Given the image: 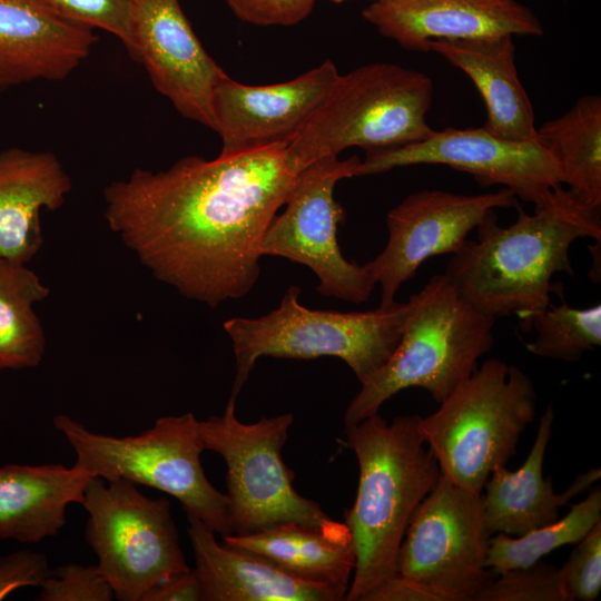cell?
Returning <instances> with one entry per match:
<instances>
[{"label":"cell","instance_id":"6da1fadb","mask_svg":"<svg viewBox=\"0 0 601 601\" xmlns=\"http://www.w3.org/2000/svg\"><path fill=\"white\" fill-rule=\"evenodd\" d=\"M296 176L280 147L187 156L107 185L104 216L155 278L214 308L257 283L263 237Z\"/></svg>","mask_w":601,"mask_h":601},{"label":"cell","instance_id":"7a4b0ae2","mask_svg":"<svg viewBox=\"0 0 601 601\" xmlns=\"http://www.w3.org/2000/svg\"><path fill=\"white\" fill-rule=\"evenodd\" d=\"M513 224L503 227L494 209L452 254L445 275L479 312L497 318H523L544 309L555 292L556 273L574 275L570 248L580 238L601 242L600 208L581 201L562 185L528 214L520 205Z\"/></svg>","mask_w":601,"mask_h":601},{"label":"cell","instance_id":"3957f363","mask_svg":"<svg viewBox=\"0 0 601 601\" xmlns=\"http://www.w3.org/2000/svg\"><path fill=\"white\" fill-rule=\"evenodd\" d=\"M420 418L397 416L388 424L377 413L345 427L359 467L356 497L344 514L356 559L346 601H364L396 573L410 520L440 479Z\"/></svg>","mask_w":601,"mask_h":601},{"label":"cell","instance_id":"277c9868","mask_svg":"<svg viewBox=\"0 0 601 601\" xmlns=\"http://www.w3.org/2000/svg\"><path fill=\"white\" fill-rule=\"evenodd\" d=\"M408 303L400 343L361 384L345 411V427L377 414L387 400L410 387H421L441 403L492 349L495 318L469 304L445 273L433 275Z\"/></svg>","mask_w":601,"mask_h":601},{"label":"cell","instance_id":"5b68a950","mask_svg":"<svg viewBox=\"0 0 601 601\" xmlns=\"http://www.w3.org/2000/svg\"><path fill=\"white\" fill-rule=\"evenodd\" d=\"M533 381L520 367L489 358L440 407L420 418L426 446L441 474L481 494L490 474L515 455L536 413Z\"/></svg>","mask_w":601,"mask_h":601},{"label":"cell","instance_id":"8992f818","mask_svg":"<svg viewBox=\"0 0 601 601\" xmlns=\"http://www.w3.org/2000/svg\"><path fill=\"white\" fill-rule=\"evenodd\" d=\"M433 82L423 72L388 62L339 75L328 95L285 148L289 168L302 169L351 147L365 150L420 141L432 131Z\"/></svg>","mask_w":601,"mask_h":601},{"label":"cell","instance_id":"52a82bcc","mask_svg":"<svg viewBox=\"0 0 601 601\" xmlns=\"http://www.w3.org/2000/svg\"><path fill=\"white\" fill-rule=\"evenodd\" d=\"M292 285L279 306L256 318L234 317L224 323L233 343L237 397L262 356L311 359L333 356L344 361L361 384L391 357L401 341L410 303L394 302L366 312L312 309L299 302Z\"/></svg>","mask_w":601,"mask_h":601},{"label":"cell","instance_id":"ba28073f","mask_svg":"<svg viewBox=\"0 0 601 601\" xmlns=\"http://www.w3.org/2000/svg\"><path fill=\"white\" fill-rule=\"evenodd\" d=\"M53 425L73 449L75 466L105 481L126 479L162 491L215 533H231L228 500L205 475L199 420L191 412L159 417L122 437L92 432L66 414L56 415Z\"/></svg>","mask_w":601,"mask_h":601},{"label":"cell","instance_id":"9c48e42d","mask_svg":"<svg viewBox=\"0 0 601 601\" xmlns=\"http://www.w3.org/2000/svg\"><path fill=\"white\" fill-rule=\"evenodd\" d=\"M235 406L236 397L230 396L221 415L199 421L205 450L221 455L227 465L230 534H249L288 522L328 525L333 519L321 505L295 491V474L282 459L293 414L245 424L236 417Z\"/></svg>","mask_w":601,"mask_h":601},{"label":"cell","instance_id":"30bf717a","mask_svg":"<svg viewBox=\"0 0 601 601\" xmlns=\"http://www.w3.org/2000/svg\"><path fill=\"white\" fill-rule=\"evenodd\" d=\"M81 505L89 515L86 541L115 599L141 601L159 580L190 569L167 499L146 496L126 479L93 476Z\"/></svg>","mask_w":601,"mask_h":601},{"label":"cell","instance_id":"8fae6325","mask_svg":"<svg viewBox=\"0 0 601 601\" xmlns=\"http://www.w3.org/2000/svg\"><path fill=\"white\" fill-rule=\"evenodd\" d=\"M491 536L482 493L441 474L410 520L396 573L424 587L436 601H475L495 578L486 566Z\"/></svg>","mask_w":601,"mask_h":601},{"label":"cell","instance_id":"7c38bea8","mask_svg":"<svg viewBox=\"0 0 601 601\" xmlns=\"http://www.w3.org/2000/svg\"><path fill=\"white\" fill-rule=\"evenodd\" d=\"M361 159L325 157L302 169L276 214L262 244L263 256H279L307 266L318 278L317 290L324 296L362 304L376 283L365 265L347 260L337 240L338 225L345 210L334 197L336 184L356 177Z\"/></svg>","mask_w":601,"mask_h":601},{"label":"cell","instance_id":"4fadbf2b","mask_svg":"<svg viewBox=\"0 0 601 601\" xmlns=\"http://www.w3.org/2000/svg\"><path fill=\"white\" fill-rule=\"evenodd\" d=\"M414 165H445L469 173L482 186L501 185L534 206L562 185L556 162L539 139L509 140L484 127L433 129L413 144L368 149L356 176Z\"/></svg>","mask_w":601,"mask_h":601},{"label":"cell","instance_id":"5bb4252c","mask_svg":"<svg viewBox=\"0 0 601 601\" xmlns=\"http://www.w3.org/2000/svg\"><path fill=\"white\" fill-rule=\"evenodd\" d=\"M518 205L515 195L503 187L477 195L440 189L410 194L388 211L387 243L373 260L366 263L381 287L380 305L394 303L401 286L426 259L456 253L490 210Z\"/></svg>","mask_w":601,"mask_h":601},{"label":"cell","instance_id":"9a60e30c","mask_svg":"<svg viewBox=\"0 0 601 601\" xmlns=\"http://www.w3.org/2000/svg\"><path fill=\"white\" fill-rule=\"evenodd\" d=\"M130 56L185 118L215 131L214 90L226 73L206 52L179 0H134Z\"/></svg>","mask_w":601,"mask_h":601},{"label":"cell","instance_id":"2e32d148","mask_svg":"<svg viewBox=\"0 0 601 601\" xmlns=\"http://www.w3.org/2000/svg\"><path fill=\"white\" fill-rule=\"evenodd\" d=\"M339 72L332 60L278 83L250 86L225 73L215 87L219 156L286 148L324 101Z\"/></svg>","mask_w":601,"mask_h":601},{"label":"cell","instance_id":"e0dca14e","mask_svg":"<svg viewBox=\"0 0 601 601\" xmlns=\"http://www.w3.org/2000/svg\"><path fill=\"white\" fill-rule=\"evenodd\" d=\"M98 41L95 29L46 0H0V95L32 81L69 77Z\"/></svg>","mask_w":601,"mask_h":601},{"label":"cell","instance_id":"ac0fdd59","mask_svg":"<svg viewBox=\"0 0 601 601\" xmlns=\"http://www.w3.org/2000/svg\"><path fill=\"white\" fill-rule=\"evenodd\" d=\"M362 16L404 49L424 52L434 39L544 32L535 13L516 0H380Z\"/></svg>","mask_w":601,"mask_h":601},{"label":"cell","instance_id":"d6986e66","mask_svg":"<svg viewBox=\"0 0 601 601\" xmlns=\"http://www.w3.org/2000/svg\"><path fill=\"white\" fill-rule=\"evenodd\" d=\"M201 601H342L347 591L286 571L246 550L218 543L215 532L187 515Z\"/></svg>","mask_w":601,"mask_h":601},{"label":"cell","instance_id":"ffe728a7","mask_svg":"<svg viewBox=\"0 0 601 601\" xmlns=\"http://www.w3.org/2000/svg\"><path fill=\"white\" fill-rule=\"evenodd\" d=\"M554 410L549 405L540 418L528 457L515 471L496 467L482 492L484 521L489 532L519 536L559 518L560 509L600 480L601 470L591 467L577 475L562 493H555L551 477L543 476V463L552 436Z\"/></svg>","mask_w":601,"mask_h":601},{"label":"cell","instance_id":"44dd1931","mask_svg":"<svg viewBox=\"0 0 601 601\" xmlns=\"http://www.w3.org/2000/svg\"><path fill=\"white\" fill-rule=\"evenodd\" d=\"M72 181L50 151L0 152V258L28 264L41 249L42 209L61 207Z\"/></svg>","mask_w":601,"mask_h":601},{"label":"cell","instance_id":"7402d4cb","mask_svg":"<svg viewBox=\"0 0 601 601\" xmlns=\"http://www.w3.org/2000/svg\"><path fill=\"white\" fill-rule=\"evenodd\" d=\"M473 81L486 107L483 126L509 140L538 139L534 110L516 66L513 36L434 39L425 43Z\"/></svg>","mask_w":601,"mask_h":601},{"label":"cell","instance_id":"603a6c76","mask_svg":"<svg viewBox=\"0 0 601 601\" xmlns=\"http://www.w3.org/2000/svg\"><path fill=\"white\" fill-rule=\"evenodd\" d=\"M93 475L75 465L8 464L0 467V539L37 543L56 536L67 508L81 504Z\"/></svg>","mask_w":601,"mask_h":601},{"label":"cell","instance_id":"cb8c5ba5","mask_svg":"<svg viewBox=\"0 0 601 601\" xmlns=\"http://www.w3.org/2000/svg\"><path fill=\"white\" fill-rule=\"evenodd\" d=\"M223 543L268 559L308 580L348 591L355 569L352 534L344 522L325 526L280 523L249 534L223 535Z\"/></svg>","mask_w":601,"mask_h":601},{"label":"cell","instance_id":"d4e9b609","mask_svg":"<svg viewBox=\"0 0 601 601\" xmlns=\"http://www.w3.org/2000/svg\"><path fill=\"white\" fill-rule=\"evenodd\" d=\"M566 184L581 201L601 207V98L585 95L561 117L536 128Z\"/></svg>","mask_w":601,"mask_h":601},{"label":"cell","instance_id":"484cf974","mask_svg":"<svg viewBox=\"0 0 601 601\" xmlns=\"http://www.w3.org/2000/svg\"><path fill=\"white\" fill-rule=\"evenodd\" d=\"M49 288L27 264L0 258V370L38 366L46 336L35 305Z\"/></svg>","mask_w":601,"mask_h":601},{"label":"cell","instance_id":"4316f807","mask_svg":"<svg viewBox=\"0 0 601 601\" xmlns=\"http://www.w3.org/2000/svg\"><path fill=\"white\" fill-rule=\"evenodd\" d=\"M601 522V489L571 504L570 511L555 521L519 536L495 533L490 538L486 566L495 574L530 566L552 551L578 543Z\"/></svg>","mask_w":601,"mask_h":601},{"label":"cell","instance_id":"83f0119b","mask_svg":"<svg viewBox=\"0 0 601 601\" xmlns=\"http://www.w3.org/2000/svg\"><path fill=\"white\" fill-rule=\"evenodd\" d=\"M520 328L536 333L525 344L531 354L573 363L601 345V305L575 308L565 302L550 303L544 309L521 318Z\"/></svg>","mask_w":601,"mask_h":601},{"label":"cell","instance_id":"f1b7e54d","mask_svg":"<svg viewBox=\"0 0 601 601\" xmlns=\"http://www.w3.org/2000/svg\"><path fill=\"white\" fill-rule=\"evenodd\" d=\"M475 601H571L560 568L539 561L495 578Z\"/></svg>","mask_w":601,"mask_h":601},{"label":"cell","instance_id":"f546056e","mask_svg":"<svg viewBox=\"0 0 601 601\" xmlns=\"http://www.w3.org/2000/svg\"><path fill=\"white\" fill-rule=\"evenodd\" d=\"M38 601H110L114 590L98 565L69 563L50 571Z\"/></svg>","mask_w":601,"mask_h":601},{"label":"cell","instance_id":"4dcf8cb0","mask_svg":"<svg viewBox=\"0 0 601 601\" xmlns=\"http://www.w3.org/2000/svg\"><path fill=\"white\" fill-rule=\"evenodd\" d=\"M58 13L76 22L105 30L117 37L129 55L134 0H46Z\"/></svg>","mask_w":601,"mask_h":601},{"label":"cell","instance_id":"1f68e13d","mask_svg":"<svg viewBox=\"0 0 601 601\" xmlns=\"http://www.w3.org/2000/svg\"><path fill=\"white\" fill-rule=\"evenodd\" d=\"M575 544L560 571L571 601H594L601 591V522Z\"/></svg>","mask_w":601,"mask_h":601},{"label":"cell","instance_id":"d6a6232c","mask_svg":"<svg viewBox=\"0 0 601 601\" xmlns=\"http://www.w3.org/2000/svg\"><path fill=\"white\" fill-rule=\"evenodd\" d=\"M234 14L256 26H293L306 19L316 0H226Z\"/></svg>","mask_w":601,"mask_h":601},{"label":"cell","instance_id":"836d02e7","mask_svg":"<svg viewBox=\"0 0 601 601\" xmlns=\"http://www.w3.org/2000/svg\"><path fill=\"white\" fill-rule=\"evenodd\" d=\"M50 571L48 558L41 552L19 550L0 555V600L21 588H40Z\"/></svg>","mask_w":601,"mask_h":601},{"label":"cell","instance_id":"e575fe53","mask_svg":"<svg viewBox=\"0 0 601 601\" xmlns=\"http://www.w3.org/2000/svg\"><path fill=\"white\" fill-rule=\"evenodd\" d=\"M201 601V585L194 570L170 574L142 595L141 601Z\"/></svg>","mask_w":601,"mask_h":601},{"label":"cell","instance_id":"d590c367","mask_svg":"<svg viewBox=\"0 0 601 601\" xmlns=\"http://www.w3.org/2000/svg\"><path fill=\"white\" fill-rule=\"evenodd\" d=\"M364 601H436V599L417 582L395 573L368 593Z\"/></svg>","mask_w":601,"mask_h":601},{"label":"cell","instance_id":"8d00e7d4","mask_svg":"<svg viewBox=\"0 0 601 601\" xmlns=\"http://www.w3.org/2000/svg\"><path fill=\"white\" fill-rule=\"evenodd\" d=\"M332 2H335V3H341L343 1H346V0H331ZM374 1H380V0H374Z\"/></svg>","mask_w":601,"mask_h":601}]
</instances>
